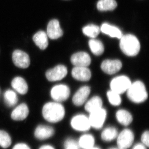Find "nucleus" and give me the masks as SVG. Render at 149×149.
Returning <instances> with one entry per match:
<instances>
[{
	"label": "nucleus",
	"instance_id": "nucleus-14",
	"mask_svg": "<svg viewBox=\"0 0 149 149\" xmlns=\"http://www.w3.org/2000/svg\"><path fill=\"white\" fill-rule=\"evenodd\" d=\"M47 35L51 39H57L63 34V31L61 28L58 20H51L48 23L47 27Z\"/></svg>",
	"mask_w": 149,
	"mask_h": 149
},
{
	"label": "nucleus",
	"instance_id": "nucleus-36",
	"mask_svg": "<svg viewBox=\"0 0 149 149\" xmlns=\"http://www.w3.org/2000/svg\"><path fill=\"white\" fill-rule=\"evenodd\" d=\"M100 149V148H98V147H92V148H90V149Z\"/></svg>",
	"mask_w": 149,
	"mask_h": 149
},
{
	"label": "nucleus",
	"instance_id": "nucleus-3",
	"mask_svg": "<svg viewBox=\"0 0 149 149\" xmlns=\"http://www.w3.org/2000/svg\"><path fill=\"white\" fill-rule=\"evenodd\" d=\"M120 47L125 55L136 56L139 53L141 45L138 38L132 34L123 35L120 38Z\"/></svg>",
	"mask_w": 149,
	"mask_h": 149
},
{
	"label": "nucleus",
	"instance_id": "nucleus-22",
	"mask_svg": "<svg viewBox=\"0 0 149 149\" xmlns=\"http://www.w3.org/2000/svg\"><path fill=\"white\" fill-rule=\"evenodd\" d=\"M101 32L113 38L120 39L123 36L121 30L117 27L108 23H103L100 28Z\"/></svg>",
	"mask_w": 149,
	"mask_h": 149
},
{
	"label": "nucleus",
	"instance_id": "nucleus-28",
	"mask_svg": "<svg viewBox=\"0 0 149 149\" xmlns=\"http://www.w3.org/2000/svg\"><path fill=\"white\" fill-rule=\"evenodd\" d=\"M83 32L84 35L94 39L99 35L100 32V29L99 26L96 25L90 24L83 28Z\"/></svg>",
	"mask_w": 149,
	"mask_h": 149
},
{
	"label": "nucleus",
	"instance_id": "nucleus-37",
	"mask_svg": "<svg viewBox=\"0 0 149 149\" xmlns=\"http://www.w3.org/2000/svg\"><path fill=\"white\" fill-rule=\"evenodd\" d=\"M119 149V148H113V149Z\"/></svg>",
	"mask_w": 149,
	"mask_h": 149
},
{
	"label": "nucleus",
	"instance_id": "nucleus-2",
	"mask_svg": "<svg viewBox=\"0 0 149 149\" xmlns=\"http://www.w3.org/2000/svg\"><path fill=\"white\" fill-rule=\"evenodd\" d=\"M126 92L127 97L130 101L136 104L144 102L148 99L146 87L145 84L141 81L132 82Z\"/></svg>",
	"mask_w": 149,
	"mask_h": 149
},
{
	"label": "nucleus",
	"instance_id": "nucleus-27",
	"mask_svg": "<svg viewBox=\"0 0 149 149\" xmlns=\"http://www.w3.org/2000/svg\"><path fill=\"white\" fill-rule=\"evenodd\" d=\"M4 100L6 105L9 107H14L18 101L16 93L13 90L8 89L4 94Z\"/></svg>",
	"mask_w": 149,
	"mask_h": 149
},
{
	"label": "nucleus",
	"instance_id": "nucleus-26",
	"mask_svg": "<svg viewBox=\"0 0 149 149\" xmlns=\"http://www.w3.org/2000/svg\"><path fill=\"white\" fill-rule=\"evenodd\" d=\"M88 44L90 50L94 55L100 56L103 53L104 47L101 41L94 38L89 41Z\"/></svg>",
	"mask_w": 149,
	"mask_h": 149
},
{
	"label": "nucleus",
	"instance_id": "nucleus-30",
	"mask_svg": "<svg viewBox=\"0 0 149 149\" xmlns=\"http://www.w3.org/2000/svg\"><path fill=\"white\" fill-rule=\"evenodd\" d=\"M11 142V139L8 134L3 130H0V146L6 149L10 146Z\"/></svg>",
	"mask_w": 149,
	"mask_h": 149
},
{
	"label": "nucleus",
	"instance_id": "nucleus-24",
	"mask_svg": "<svg viewBox=\"0 0 149 149\" xmlns=\"http://www.w3.org/2000/svg\"><path fill=\"white\" fill-rule=\"evenodd\" d=\"M118 134V131L116 127H107L101 132V139L105 142H111L116 139Z\"/></svg>",
	"mask_w": 149,
	"mask_h": 149
},
{
	"label": "nucleus",
	"instance_id": "nucleus-16",
	"mask_svg": "<svg viewBox=\"0 0 149 149\" xmlns=\"http://www.w3.org/2000/svg\"><path fill=\"white\" fill-rule=\"evenodd\" d=\"M55 134V130L48 125H40L35 129L34 136L39 140H45L52 137Z\"/></svg>",
	"mask_w": 149,
	"mask_h": 149
},
{
	"label": "nucleus",
	"instance_id": "nucleus-10",
	"mask_svg": "<svg viewBox=\"0 0 149 149\" xmlns=\"http://www.w3.org/2000/svg\"><path fill=\"white\" fill-rule=\"evenodd\" d=\"M12 60L15 66L21 69L27 68L30 65L29 55L20 50H16L13 52Z\"/></svg>",
	"mask_w": 149,
	"mask_h": 149
},
{
	"label": "nucleus",
	"instance_id": "nucleus-34",
	"mask_svg": "<svg viewBox=\"0 0 149 149\" xmlns=\"http://www.w3.org/2000/svg\"><path fill=\"white\" fill-rule=\"evenodd\" d=\"M132 149H147V147L143 144L142 143L136 144L133 147Z\"/></svg>",
	"mask_w": 149,
	"mask_h": 149
},
{
	"label": "nucleus",
	"instance_id": "nucleus-8",
	"mask_svg": "<svg viewBox=\"0 0 149 149\" xmlns=\"http://www.w3.org/2000/svg\"><path fill=\"white\" fill-rule=\"evenodd\" d=\"M70 124L73 130L80 132L88 131L91 127L88 117L83 114L74 116L71 119Z\"/></svg>",
	"mask_w": 149,
	"mask_h": 149
},
{
	"label": "nucleus",
	"instance_id": "nucleus-31",
	"mask_svg": "<svg viewBox=\"0 0 149 149\" xmlns=\"http://www.w3.org/2000/svg\"><path fill=\"white\" fill-rule=\"evenodd\" d=\"M64 146L65 149H79L77 142L72 139H67L64 142Z\"/></svg>",
	"mask_w": 149,
	"mask_h": 149
},
{
	"label": "nucleus",
	"instance_id": "nucleus-9",
	"mask_svg": "<svg viewBox=\"0 0 149 149\" xmlns=\"http://www.w3.org/2000/svg\"><path fill=\"white\" fill-rule=\"evenodd\" d=\"M67 73L66 67L64 65H58L48 70L45 73V76L50 82H56L64 79Z\"/></svg>",
	"mask_w": 149,
	"mask_h": 149
},
{
	"label": "nucleus",
	"instance_id": "nucleus-18",
	"mask_svg": "<svg viewBox=\"0 0 149 149\" xmlns=\"http://www.w3.org/2000/svg\"><path fill=\"white\" fill-rule=\"evenodd\" d=\"M117 121L121 125L128 126L133 121V116L131 113L125 109H120L117 111L116 114Z\"/></svg>",
	"mask_w": 149,
	"mask_h": 149
},
{
	"label": "nucleus",
	"instance_id": "nucleus-19",
	"mask_svg": "<svg viewBox=\"0 0 149 149\" xmlns=\"http://www.w3.org/2000/svg\"><path fill=\"white\" fill-rule=\"evenodd\" d=\"M103 101L101 97L95 96L86 101L84 109L86 111L90 113L102 108Z\"/></svg>",
	"mask_w": 149,
	"mask_h": 149
},
{
	"label": "nucleus",
	"instance_id": "nucleus-21",
	"mask_svg": "<svg viewBox=\"0 0 149 149\" xmlns=\"http://www.w3.org/2000/svg\"><path fill=\"white\" fill-rule=\"evenodd\" d=\"M11 86L13 89L20 94H26L28 91L27 82L21 77L15 78L12 81Z\"/></svg>",
	"mask_w": 149,
	"mask_h": 149
},
{
	"label": "nucleus",
	"instance_id": "nucleus-29",
	"mask_svg": "<svg viewBox=\"0 0 149 149\" xmlns=\"http://www.w3.org/2000/svg\"><path fill=\"white\" fill-rule=\"evenodd\" d=\"M121 95L110 90L107 92V97L110 104L114 106H118L121 104Z\"/></svg>",
	"mask_w": 149,
	"mask_h": 149
},
{
	"label": "nucleus",
	"instance_id": "nucleus-5",
	"mask_svg": "<svg viewBox=\"0 0 149 149\" xmlns=\"http://www.w3.org/2000/svg\"><path fill=\"white\" fill-rule=\"evenodd\" d=\"M70 87L65 84L56 85L52 87L50 91L51 97L54 101L61 103L65 101L70 96Z\"/></svg>",
	"mask_w": 149,
	"mask_h": 149
},
{
	"label": "nucleus",
	"instance_id": "nucleus-23",
	"mask_svg": "<svg viewBox=\"0 0 149 149\" xmlns=\"http://www.w3.org/2000/svg\"><path fill=\"white\" fill-rule=\"evenodd\" d=\"M95 139L93 135L89 134H86L82 135L79 138L78 145L79 148L83 149H89L94 146Z\"/></svg>",
	"mask_w": 149,
	"mask_h": 149
},
{
	"label": "nucleus",
	"instance_id": "nucleus-20",
	"mask_svg": "<svg viewBox=\"0 0 149 149\" xmlns=\"http://www.w3.org/2000/svg\"><path fill=\"white\" fill-rule=\"evenodd\" d=\"M33 40L40 49H45L48 47V36L44 31H40L36 33L33 36Z\"/></svg>",
	"mask_w": 149,
	"mask_h": 149
},
{
	"label": "nucleus",
	"instance_id": "nucleus-12",
	"mask_svg": "<svg viewBox=\"0 0 149 149\" xmlns=\"http://www.w3.org/2000/svg\"><path fill=\"white\" fill-rule=\"evenodd\" d=\"M91 92L89 86H83L78 89L72 97V102L76 106L83 105L87 101Z\"/></svg>",
	"mask_w": 149,
	"mask_h": 149
},
{
	"label": "nucleus",
	"instance_id": "nucleus-11",
	"mask_svg": "<svg viewBox=\"0 0 149 149\" xmlns=\"http://www.w3.org/2000/svg\"><path fill=\"white\" fill-rule=\"evenodd\" d=\"M100 67L106 74H114L121 70L122 63L118 59H106L102 62Z\"/></svg>",
	"mask_w": 149,
	"mask_h": 149
},
{
	"label": "nucleus",
	"instance_id": "nucleus-17",
	"mask_svg": "<svg viewBox=\"0 0 149 149\" xmlns=\"http://www.w3.org/2000/svg\"><path fill=\"white\" fill-rule=\"evenodd\" d=\"M29 113L28 107L25 103H22L16 107L11 113V118L15 121H22L27 118Z\"/></svg>",
	"mask_w": 149,
	"mask_h": 149
},
{
	"label": "nucleus",
	"instance_id": "nucleus-7",
	"mask_svg": "<svg viewBox=\"0 0 149 149\" xmlns=\"http://www.w3.org/2000/svg\"><path fill=\"white\" fill-rule=\"evenodd\" d=\"M117 144L120 149H127L132 146L134 140L133 131L128 128L123 130L116 138Z\"/></svg>",
	"mask_w": 149,
	"mask_h": 149
},
{
	"label": "nucleus",
	"instance_id": "nucleus-4",
	"mask_svg": "<svg viewBox=\"0 0 149 149\" xmlns=\"http://www.w3.org/2000/svg\"><path fill=\"white\" fill-rule=\"evenodd\" d=\"M131 83L130 78L126 75L116 76L110 82V90L121 95L127 91Z\"/></svg>",
	"mask_w": 149,
	"mask_h": 149
},
{
	"label": "nucleus",
	"instance_id": "nucleus-32",
	"mask_svg": "<svg viewBox=\"0 0 149 149\" xmlns=\"http://www.w3.org/2000/svg\"><path fill=\"white\" fill-rule=\"evenodd\" d=\"M141 141L142 143L148 147L149 145V132L148 130L145 131L142 133L141 136Z\"/></svg>",
	"mask_w": 149,
	"mask_h": 149
},
{
	"label": "nucleus",
	"instance_id": "nucleus-1",
	"mask_svg": "<svg viewBox=\"0 0 149 149\" xmlns=\"http://www.w3.org/2000/svg\"><path fill=\"white\" fill-rule=\"evenodd\" d=\"M44 119L52 123L61 121L65 117V109L61 103L49 102L45 104L42 110Z\"/></svg>",
	"mask_w": 149,
	"mask_h": 149
},
{
	"label": "nucleus",
	"instance_id": "nucleus-38",
	"mask_svg": "<svg viewBox=\"0 0 149 149\" xmlns=\"http://www.w3.org/2000/svg\"><path fill=\"white\" fill-rule=\"evenodd\" d=\"M65 1H68V0H65Z\"/></svg>",
	"mask_w": 149,
	"mask_h": 149
},
{
	"label": "nucleus",
	"instance_id": "nucleus-33",
	"mask_svg": "<svg viewBox=\"0 0 149 149\" xmlns=\"http://www.w3.org/2000/svg\"><path fill=\"white\" fill-rule=\"evenodd\" d=\"M13 149H31V148L26 144L18 143L14 146Z\"/></svg>",
	"mask_w": 149,
	"mask_h": 149
},
{
	"label": "nucleus",
	"instance_id": "nucleus-25",
	"mask_svg": "<svg viewBox=\"0 0 149 149\" xmlns=\"http://www.w3.org/2000/svg\"><path fill=\"white\" fill-rule=\"evenodd\" d=\"M116 0H99L97 7L100 11H113L117 7Z\"/></svg>",
	"mask_w": 149,
	"mask_h": 149
},
{
	"label": "nucleus",
	"instance_id": "nucleus-6",
	"mask_svg": "<svg viewBox=\"0 0 149 149\" xmlns=\"http://www.w3.org/2000/svg\"><path fill=\"white\" fill-rule=\"evenodd\" d=\"M107 115L106 110L103 107L90 113L88 118L91 127L96 130L102 128L107 118Z\"/></svg>",
	"mask_w": 149,
	"mask_h": 149
},
{
	"label": "nucleus",
	"instance_id": "nucleus-13",
	"mask_svg": "<svg viewBox=\"0 0 149 149\" xmlns=\"http://www.w3.org/2000/svg\"><path fill=\"white\" fill-rule=\"evenodd\" d=\"M70 61L75 67H87L91 62L90 56L84 52H79L74 54L70 58Z\"/></svg>",
	"mask_w": 149,
	"mask_h": 149
},
{
	"label": "nucleus",
	"instance_id": "nucleus-15",
	"mask_svg": "<svg viewBox=\"0 0 149 149\" xmlns=\"http://www.w3.org/2000/svg\"><path fill=\"white\" fill-rule=\"evenodd\" d=\"M72 77L76 80L82 82H87L91 78V72L87 67H74L72 70Z\"/></svg>",
	"mask_w": 149,
	"mask_h": 149
},
{
	"label": "nucleus",
	"instance_id": "nucleus-35",
	"mask_svg": "<svg viewBox=\"0 0 149 149\" xmlns=\"http://www.w3.org/2000/svg\"><path fill=\"white\" fill-rule=\"evenodd\" d=\"M39 149H55L53 147L49 145H43Z\"/></svg>",
	"mask_w": 149,
	"mask_h": 149
}]
</instances>
